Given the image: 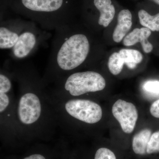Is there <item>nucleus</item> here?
Instances as JSON below:
<instances>
[{"label":"nucleus","instance_id":"nucleus-1","mask_svg":"<svg viewBox=\"0 0 159 159\" xmlns=\"http://www.w3.org/2000/svg\"><path fill=\"white\" fill-rule=\"evenodd\" d=\"M18 85L16 97L17 138L48 139L55 135L58 122L48 88L33 67H16L11 70Z\"/></svg>","mask_w":159,"mask_h":159},{"label":"nucleus","instance_id":"nucleus-2","mask_svg":"<svg viewBox=\"0 0 159 159\" xmlns=\"http://www.w3.org/2000/svg\"><path fill=\"white\" fill-rule=\"evenodd\" d=\"M72 25L70 23L56 30L49 64L42 77L47 85L76 72L90 52L88 37L74 31Z\"/></svg>","mask_w":159,"mask_h":159},{"label":"nucleus","instance_id":"nucleus-3","mask_svg":"<svg viewBox=\"0 0 159 159\" xmlns=\"http://www.w3.org/2000/svg\"><path fill=\"white\" fill-rule=\"evenodd\" d=\"M10 6L17 14L45 30H57L72 23V0H11Z\"/></svg>","mask_w":159,"mask_h":159},{"label":"nucleus","instance_id":"nucleus-4","mask_svg":"<svg viewBox=\"0 0 159 159\" xmlns=\"http://www.w3.org/2000/svg\"><path fill=\"white\" fill-rule=\"evenodd\" d=\"M50 97L56 112L58 126L65 133L77 122L93 125L102 119L101 106L90 99Z\"/></svg>","mask_w":159,"mask_h":159},{"label":"nucleus","instance_id":"nucleus-5","mask_svg":"<svg viewBox=\"0 0 159 159\" xmlns=\"http://www.w3.org/2000/svg\"><path fill=\"white\" fill-rule=\"evenodd\" d=\"M51 97L57 99L80 98L84 95L103 90L106 83L104 77L94 71L74 72L49 85Z\"/></svg>","mask_w":159,"mask_h":159},{"label":"nucleus","instance_id":"nucleus-6","mask_svg":"<svg viewBox=\"0 0 159 159\" xmlns=\"http://www.w3.org/2000/svg\"><path fill=\"white\" fill-rule=\"evenodd\" d=\"M11 71L1 70L0 73V131L2 139L17 138L16 127V97L13 91Z\"/></svg>","mask_w":159,"mask_h":159},{"label":"nucleus","instance_id":"nucleus-7","mask_svg":"<svg viewBox=\"0 0 159 159\" xmlns=\"http://www.w3.org/2000/svg\"><path fill=\"white\" fill-rule=\"evenodd\" d=\"M31 21L21 20L16 43L10 50L11 57L16 60L26 58L44 41L48 34Z\"/></svg>","mask_w":159,"mask_h":159},{"label":"nucleus","instance_id":"nucleus-8","mask_svg":"<svg viewBox=\"0 0 159 159\" xmlns=\"http://www.w3.org/2000/svg\"><path fill=\"white\" fill-rule=\"evenodd\" d=\"M112 112L122 130L125 133H131L138 119V112L135 105L131 102L118 99L113 105Z\"/></svg>","mask_w":159,"mask_h":159},{"label":"nucleus","instance_id":"nucleus-9","mask_svg":"<svg viewBox=\"0 0 159 159\" xmlns=\"http://www.w3.org/2000/svg\"><path fill=\"white\" fill-rule=\"evenodd\" d=\"M151 34V31L150 29L145 27L141 29L136 28L125 36L123 40V45L129 47L139 42L145 53H150L153 48L152 45L148 40Z\"/></svg>","mask_w":159,"mask_h":159},{"label":"nucleus","instance_id":"nucleus-10","mask_svg":"<svg viewBox=\"0 0 159 159\" xmlns=\"http://www.w3.org/2000/svg\"><path fill=\"white\" fill-rule=\"evenodd\" d=\"M118 23L113 33V39L117 43L124 39L132 25V15L128 9H123L118 16Z\"/></svg>","mask_w":159,"mask_h":159},{"label":"nucleus","instance_id":"nucleus-11","mask_svg":"<svg viewBox=\"0 0 159 159\" xmlns=\"http://www.w3.org/2000/svg\"><path fill=\"white\" fill-rule=\"evenodd\" d=\"M94 7L99 11L98 24L107 27L113 20L116 9L111 0H93Z\"/></svg>","mask_w":159,"mask_h":159},{"label":"nucleus","instance_id":"nucleus-12","mask_svg":"<svg viewBox=\"0 0 159 159\" xmlns=\"http://www.w3.org/2000/svg\"><path fill=\"white\" fill-rule=\"evenodd\" d=\"M151 135L150 129H144L134 136L132 148L135 153L142 155L147 153V145Z\"/></svg>","mask_w":159,"mask_h":159},{"label":"nucleus","instance_id":"nucleus-13","mask_svg":"<svg viewBox=\"0 0 159 159\" xmlns=\"http://www.w3.org/2000/svg\"><path fill=\"white\" fill-rule=\"evenodd\" d=\"M119 53L125 64L129 69L135 68L137 65L142 62L143 60L142 53L134 49H122Z\"/></svg>","mask_w":159,"mask_h":159},{"label":"nucleus","instance_id":"nucleus-14","mask_svg":"<svg viewBox=\"0 0 159 159\" xmlns=\"http://www.w3.org/2000/svg\"><path fill=\"white\" fill-rule=\"evenodd\" d=\"M139 22L142 25L152 31H159V13L150 15L147 11L141 9L138 13Z\"/></svg>","mask_w":159,"mask_h":159},{"label":"nucleus","instance_id":"nucleus-15","mask_svg":"<svg viewBox=\"0 0 159 159\" xmlns=\"http://www.w3.org/2000/svg\"><path fill=\"white\" fill-rule=\"evenodd\" d=\"M124 64L119 52H114L110 56L107 64L109 71L114 75H118L121 73Z\"/></svg>","mask_w":159,"mask_h":159},{"label":"nucleus","instance_id":"nucleus-16","mask_svg":"<svg viewBox=\"0 0 159 159\" xmlns=\"http://www.w3.org/2000/svg\"><path fill=\"white\" fill-rule=\"evenodd\" d=\"M158 152H159V131L151 135L147 148V153L148 154Z\"/></svg>","mask_w":159,"mask_h":159},{"label":"nucleus","instance_id":"nucleus-17","mask_svg":"<svg viewBox=\"0 0 159 159\" xmlns=\"http://www.w3.org/2000/svg\"><path fill=\"white\" fill-rule=\"evenodd\" d=\"M94 159H116L115 154L106 148H99L96 152Z\"/></svg>","mask_w":159,"mask_h":159},{"label":"nucleus","instance_id":"nucleus-18","mask_svg":"<svg viewBox=\"0 0 159 159\" xmlns=\"http://www.w3.org/2000/svg\"><path fill=\"white\" fill-rule=\"evenodd\" d=\"M144 89L151 93L159 94V81L149 80L145 83Z\"/></svg>","mask_w":159,"mask_h":159},{"label":"nucleus","instance_id":"nucleus-19","mask_svg":"<svg viewBox=\"0 0 159 159\" xmlns=\"http://www.w3.org/2000/svg\"><path fill=\"white\" fill-rule=\"evenodd\" d=\"M150 113L153 117L159 118V99L155 101L151 105Z\"/></svg>","mask_w":159,"mask_h":159},{"label":"nucleus","instance_id":"nucleus-20","mask_svg":"<svg viewBox=\"0 0 159 159\" xmlns=\"http://www.w3.org/2000/svg\"><path fill=\"white\" fill-rule=\"evenodd\" d=\"M23 159H46L45 157L39 153H34L26 157Z\"/></svg>","mask_w":159,"mask_h":159},{"label":"nucleus","instance_id":"nucleus-21","mask_svg":"<svg viewBox=\"0 0 159 159\" xmlns=\"http://www.w3.org/2000/svg\"><path fill=\"white\" fill-rule=\"evenodd\" d=\"M150 1H152L153 2L156 3L157 5L159 6V0H150Z\"/></svg>","mask_w":159,"mask_h":159}]
</instances>
